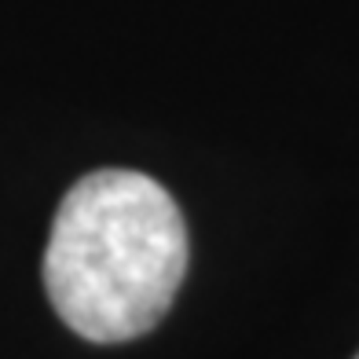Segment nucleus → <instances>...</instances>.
<instances>
[{"instance_id": "f03ea898", "label": "nucleus", "mask_w": 359, "mask_h": 359, "mask_svg": "<svg viewBox=\"0 0 359 359\" xmlns=\"http://www.w3.org/2000/svg\"><path fill=\"white\" fill-rule=\"evenodd\" d=\"M355 359H359V355H355Z\"/></svg>"}, {"instance_id": "f257e3e1", "label": "nucleus", "mask_w": 359, "mask_h": 359, "mask_svg": "<svg viewBox=\"0 0 359 359\" xmlns=\"http://www.w3.org/2000/svg\"><path fill=\"white\" fill-rule=\"evenodd\" d=\"M187 275V224L158 180L133 169L81 176L55 209L44 286L59 319L95 345L147 334Z\"/></svg>"}]
</instances>
